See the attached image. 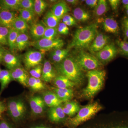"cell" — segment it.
<instances>
[{
	"mask_svg": "<svg viewBox=\"0 0 128 128\" xmlns=\"http://www.w3.org/2000/svg\"><path fill=\"white\" fill-rule=\"evenodd\" d=\"M12 79L11 75L10 72L9 70H2L0 73V96L2 92L9 85Z\"/></svg>",
	"mask_w": 128,
	"mask_h": 128,
	"instance_id": "d4e9b609",
	"label": "cell"
},
{
	"mask_svg": "<svg viewBox=\"0 0 128 128\" xmlns=\"http://www.w3.org/2000/svg\"><path fill=\"white\" fill-rule=\"evenodd\" d=\"M2 70L1 69L0 67V73L1 71Z\"/></svg>",
	"mask_w": 128,
	"mask_h": 128,
	"instance_id": "9f6ffc18",
	"label": "cell"
},
{
	"mask_svg": "<svg viewBox=\"0 0 128 128\" xmlns=\"http://www.w3.org/2000/svg\"><path fill=\"white\" fill-rule=\"evenodd\" d=\"M50 56L53 61L55 62L56 64H57L62 62V60L68 57V55H56L50 54Z\"/></svg>",
	"mask_w": 128,
	"mask_h": 128,
	"instance_id": "b9f144b4",
	"label": "cell"
},
{
	"mask_svg": "<svg viewBox=\"0 0 128 128\" xmlns=\"http://www.w3.org/2000/svg\"><path fill=\"white\" fill-rule=\"evenodd\" d=\"M74 58L82 70H94L102 64L96 57L82 50H80Z\"/></svg>",
	"mask_w": 128,
	"mask_h": 128,
	"instance_id": "5b68a950",
	"label": "cell"
},
{
	"mask_svg": "<svg viewBox=\"0 0 128 128\" xmlns=\"http://www.w3.org/2000/svg\"><path fill=\"white\" fill-rule=\"evenodd\" d=\"M7 110V106L4 102L0 101V118L2 117V114Z\"/></svg>",
	"mask_w": 128,
	"mask_h": 128,
	"instance_id": "7dc6e473",
	"label": "cell"
},
{
	"mask_svg": "<svg viewBox=\"0 0 128 128\" xmlns=\"http://www.w3.org/2000/svg\"><path fill=\"white\" fill-rule=\"evenodd\" d=\"M57 31L60 34L66 35L69 33L68 26L64 22H60L57 27Z\"/></svg>",
	"mask_w": 128,
	"mask_h": 128,
	"instance_id": "60d3db41",
	"label": "cell"
},
{
	"mask_svg": "<svg viewBox=\"0 0 128 128\" xmlns=\"http://www.w3.org/2000/svg\"><path fill=\"white\" fill-rule=\"evenodd\" d=\"M48 113L49 119L52 122H60L65 118L66 114L61 105L50 108Z\"/></svg>",
	"mask_w": 128,
	"mask_h": 128,
	"instance_id": "e0dca14e",
	"label": "cell"
},
{
	"mask_svg": "<svg viewBox=\"0 0 128 128\" xmlns=\"http://www.w3.org/2000/svg\"><path fill=\"white\" fill-rule=\"evenodd\" d=\"M108 10V6L106 1L99 0L94 8V13L96 16H100L106 13Z\"/></svg>",
	"mask_w": 128,
	"mask_h": 128,
	"instance_id": "4dcf8cb0",
	"label": "cell"
},
{
	"mask_svg": "<svg viewBox=\"0 0 128 128\" xmlns=\"http://www.w3.org/2000/svg\"><path fill=\"white\" fill-rule=\"evenodd\" d=\"M102 108L98 102H94L81 108L75 116L69 119L68 124L72 128H76L89 120Z\"/></svg>",
	"mask_w": 128,
	"mask_h": 128,
	"instance_id": "277c9868",
	"label": "cell"
},
{
	"mask_svg": "<svg viewBox=\"0 0 128 128\" xmlns=\"http://www.w3.org/2000/svg\"><path fill=\"white\" fill-rule=\"evenodd\" d=\"M29 104L32 112L36 114H42L46 105L43 98L39 96L31 97L29 100Z\"/></svg>",
	"mask_w": 128,
	"mask_h": 128,
	"instance_id": "2e32d148",
	"label": "cell"
},
{
	"mask_svg": "<svg viewBox=\"0 0 128 128\" xmlns=\"http://www.w3.org/2000/svg\"><path fill=\"white\" fill-rule=\"evenodd\" d=\"M56 76V72L52 64L48 60H45L42 67L41 80L46 82H50Z\"/></svg>",
	"mask_w": 128,
	"mask_h": 128,
	"instance_id": "9a60e30c",
	"label": "cell"
},
{
	"mask_svg": "<svg viewBox=\"0 0 128 128\" xmlns=\"http://www.w3.org/2000/svg\"><path fill=\"white\" fill-rule=\"evenodd\" d=\"M108 2L114 10H116L118 8L120 1L119 0H109Z\"/></svg>",
	"mask_w": 128,
	"mask_h": 128,
	"instance_id": "f6af8a7d",
	"label": "cell"
},
{
	"mask_svg": "<svg viewBox=\"0 0 128 128\" xmlns=\"http://www.w3.org/2000/svg\"><path fill=\"white\" fill-rule=\"evenodd\" d=\"M34 0H21L20 8L34 12Z\"/></svg>",
	"mask_w": 128,
	"mask_h": 128,
	"instance_id": "8d00e7d4",
	"label": "cell"
},
{
	"mask_svg": "<svg viewBox=\"0 0 128 128\" xmlns=\"http://www.w3.org/2000/svg\"><path fill=\"white\" fill-rule=\"evenodd\" d=\"M0 128H13L7 121L2 120L0 121Z\"/></svg>",
	"mask_w": 128,
	"mask_h": 128,
	"instance_id": "681fc988",
	"label": "cell"
},
{
	"mask_svg": "<svg viewBox=\"0 0 128 128\" xmlns=\"http://www.w3.org/2000/svg\"><path fill=\"white\" fill-rule=\"evenodd\" d=\"M98 28L97 24L93 23L76 30L67 48L82 50L89 48L97 34Z\"/></svg>",
	"mask_w": 128,
	"mask_h": 128,
	"instance_id": "7a4b0ae2",
	"label": "cell"
},
{
	"mask_svg": "<svg viewBox=\"0 0 128 128\" xmlns=\"http://www.w3.org/2000/svg\"><path fill=\"white\" fill-rule=\"evenodd\" d=\"M54 84L57 88H70L76 84L64 76H57L54 80Z\"/></svg>",
	"mask_w": 128,
	"mask_h": 128,
	"instance_id": "cb8c5ba5",
	"label": "cell"
},
{
	"mask_svg": "<svg viewBox=\"0 0 128 128\" xmlns=\"http://www.w3.org/2000/svg\"><path fill=\"white\" fill-rule=\"evenodd\" d=\"M118 50L114 44H108L96 54V57L101 63L110 62L116 56Z\"/></svg>",
	"mask_w": 128,
	"mask_h": 128,
	"instance_id": "9c48e42d",
	"label": "cell"
},
{
	"mask_svg": "<svg viewBox=\"0 0 128 128\" xmlns=\"http://www.w3.org/2000/svg\"><path fill=\"white\" fill-rule=\"evenodd\" d=\"M103 28L105 32L113 34H119L120 28L118 24L114 18L108 17L104 19L103 22Z\"/></svg>",
	"mask_w": 128,
	"mask_h": 128,
	"instance_id": "ffe728a7",
	"label": "cell"
},
{
	"mask_svg": "<svg viewBox=\"0 0 128 128\" xmlns=\"http://www.w3.org/2000/svg\"><path fill=\"white\" fill-rule=\"evenodd\" d=\"M53 90L62 102H69L72 98V97L62 91L60 88H54Z\"/></svg>",
	"mask_w": 128,
	"mask_h": 128,
	"instance_id": "d590c367",
	"label": "cell"
},
{
	"mask_svg": "<svg viewBox=\"0 0 128 128\" xmlns=\"http://www.w3.org/2000/svg\"><path fill=\"white\" fill-rule=\"evenodd\" d=\"M20 33L13 28L9 29L8 37V44L9 48L12 52L16 50V44L17 38Z\"/></svg>",
	"mask_w": 128,
	"mask_h": 128,
	"instance_id": "f546056e",
	"label": "cell"
},
{
	"mask_svg": "<svg viewBox=\"0 0 128 128\" xmlns=\"http://www.w3.org/2000/svg\"><path fill=\"white\" fill-rule=\"evenodd\" d=\"M121 25L124 38L128 39V17H124L121 22Z\"/></svg>",
	"mask_w": 128,
	"mask_h": 128,
	"instance_id": "ab89813d",
	"label": "cell"
},
{
	"mask_svg": "<svg viewBox=\"0 0 128 128\" xmlns=\"http://www.w3.org/2000/svg\"><path fill=\"white\" fill-rule=\"evenodd\" d=\"M20 33H27L30 29V26L20 17H16L14 20L12 28Z\"/></svg>",
	"mask_w": 128,
	"mask_h": 128,
	"instance_id": "484cf974",
	"label": "cell"
},
{
	"mask_svg": "<svg viewBox=\"0 0 128 128\" xmlns=\"http://www.w3.org/2000/svg\"><path fill=\"white\" fill-rule=\"evenodd\" d=\"M53 14L60 19L67 14L70 9L66 2H60L54 5L51 9Z\"/></svg>",
	"mask_w": 128,
	"mask_h": 128,
	"instance_id": "ac0fdd59",
	"label": "cell"
},
{
	"mask_svg": "<svg viewBox=\"0 0 128 128\" xmlns=\"http://www.w3.org/2000/svg\"><path fill=\"white\" fill-rule=\"evenodd\" d=\"M9 28L0 26V44L2 46L8 45V37Z\"/></svg>",
	"mask_w": 128,
	"mask_h": 128,
	"instance_id": "836d02e7",
	"label": "cell"
},
{
	"mask_svg": "<svg viewBox=\"0 0 128 128\" xmlns=\"http://www.w3.org/2000/svg\"><path fill=\"white\" fill-rule=\"evenodd\" d=\"M122 2L124 6L128 5V0H122Z\"/></svg>",
	"mask_w": 128,
	"mask_h": 128,
	"instance_id": "db71d44e",
	"label": "cell"
},
{
	"mask_svg": "<svg viewBox=\"0 0 128 128\" xmlns=\"http://www.w3.org/2000/svg\"><path fill=\"white\" fill-rule=\"evenodd\" d=\"M80 106L77 102H66L63 108L64 113L66 115L72 117L78 113L80 110Z\"/></svg>",
	"mask_w": 128,
	"mask_h": 128,
	"instance_id": "4316f807",
	"label": "cell"
},
{
	"mask_svg": "<svg viewBox=\"0 0 128 128\" xmlns=\"http://www.w3.org/2000/svg\"><path fill=\"white\" fill-rule=\"evenodd\" d=\"M46 28L43 22H35L30 26L29 34L34 41H38L42 38Z\"/></svg>",
	"mask_w": 128,
	"mask_h": 128,
	"instance_id": "4fadbf2b",
	"label": "cell"
},
{
	"mask_svg": "<svg viewBox=\"0 0 128 128\" xmlns=\"http://www.w3.org/2000/svg\"><path fill=\"white\" fill-rule=\"evenodd\" d=\"M116 125H112L106 128H128V122L122 121Z\"/></svg>",
	"mask_w": 128,
	"mask_h": 128,
	"instance_id": "ee69618b",
	"label": "cell"
},
{
	"mask_svg": "<svg viewBox=\"0 0 128 128\" xmlns=\"http://www.w3.org/2000/svg\"><path fill=\"white\" fill-rule=\"evenodd\" d=\"M6 50L2 47V45L0 44V63L2 62L3 56Z\"/></svg>",
	"mask_w": 128,
	"mask_h": 128,
	"instance_id": "f907efd6",
	"label": "cell"
},
{
	"mask_svg": "<svg viewBox=\"0 0 128 128\" xmlns=\"http://www.w3.org/2000/svg\"><path fill=\"white\" fill-rule=\"evenodd\" d=\"M48 6V3L45 1L43 0H35L34 11L36 16H41L45 11Z\"/></svg>",
	"mask_w": 128,
	"mask_h": 128,
	"instance_id": "d6a6232c",
	"label": "cell"
},
{
	"mask_svg": "<svg viewBox=\"0 0 128 128\" xmlns=\"http://www.w3.org/2000/svg\"><path fill=\"white\" fill-rule=\"evenodd\" d=\"M10 70L12 80L18 82L24 86H28V80L30 77L24 69L18 67Z\"/></svg>",
	"mask_w": 128,
	"mask_h": 128,
	"instance_id": "5bb4252c",
	"label": "cell"
},
{
	"mask_svg": "<svg viewBox=\"0 0 128 128\" xmlns=\"http://www.w3.org/2000/svg\"><path fill=\"white\" fill-rule=\"evenodd\" d=\"M43 99L46 105L50 108L60 106L62 102L56 93L52 92H44Z\"/></svg>",
	"mask_w": 128,
	"mask_h": 128,
	"instance_id": "d6986e66",
	"label": "cell"
},
{
	"mask_svg": "<svg viewBox=\"0 0 128 128\" xmlns=\"http://www.w3.org/2000/svg\"><path fill=\"white\" fill-rule=\"evenodd\" d=\"M30 128H50L48 126H44V125H38V126H34V127H32Z\"/></svg>",
	"mask_w": 128,
	"mask_h": 128,
	"instance_id": "f5cc1de1",
	"label": "cell"
},
{
	"mask_svg": "<svg viewBox=\"0 0 128 128\" xmlns=\"http://www.w3.org/2000/svg\"><path fill=\"white\" fill-rule=\"evenodd\" d=\"M110 38L102 34L97 33L94 40L89 47V50L92 53H96L102 50L108 44Z\"/></svg>",
	"mask_w": 128,
	"mask_h": 128,
	"instance_id": "30bf717a",
	"label": "cell"
},
{
	"mask_svg": "<svg viewBox=\"0 0 128 128\" xmlns=\"http://www.w3.org/2000/svg\"><path fill=\"white\" fill-rule=\"evenodd\" d=\"M62 22L64 23L70 22H76V20L74 18L68 14H66L62 18Z\"/></svg>",
	"mask_w": 128,
	"mask_h": 128,
	"instance_id": "bcb514c9",
	"label": "cell"
},
{
	"mask_svg": "<svg viewBox=\"0 0 128 128\" xmlns=\"http://www.w3.org/2000/svg\"><path fill=\"white\" fill-rule=\"evenodd\" d=\"M44 58V52L30 50H28L24 54L23 62L26 68L30 70L41 64Z\"/></svg>",
	"mask_w": 128,
	"mask_h": 128,
	"instance_id": "ba28073f",
	"label": "cell"
},
{
	"mask_svg": "<svg viewBox=\"0 0 128 128\" xmlns=\"http://www.w3.org/2000/svg\"><path fill=\"white\" fill-rule=\"evenodd\" d=\"M64 44V40L58 38L52 40L42 38L38 41L31 42V44L34 48L42 52L62 48Z\"/></svg>",
	"mask_w": 128,
	"mask_h": 128,
	"instance_id": "52a82bcc",
	"label": "cell"
},
{
	"mask_svg": "<svg viewBox=\"0 0 128 128\" xmlns=\"http://www.w3.org/2000/svg\"><path fill=\"white\" fill-rule=\"evenodd\" d=\"M124 8L126 9V13L128 16V6H124Z\"/></svg>",
	"mask_w": 128,
	"mask_h": 128,
	"instance_id": "11a10c76",
	"label": "cell"
},
{
	"mask_svg": "<svg viewBox=\"0 0 128 128\" xmlns=\"http://www.w3.org/2000/svg\"><path fill=\"white\" fill-rule=\"evenodd\" d=\"M31 44L29 36L27 34L20 33L16 41V50L19 51H22Z\"/></svg>",
	"mask_w": 128,
	"mask_h": 128,
	"instance_id": "7402d4cb",
	"label": "cell"
},
{
	"mask_svg": "<svg viewBox=\"0 0 128 128\" xmlns=\"http://www.w3.org/2000/svg\"><path fill=\"white\" fill-rule=\"evenodd\" d=\"M54 66L59 75L66 77L76 84H80L83 82L82 70L74 57L68 56L62 62L56 64Z\"/></svg>",
	"mask_w": 128,
	"mask_h": 128,
	"instance_id": "6da1fadb",
	"label": "cell"
},
{
	"mask_svg": "<svg viewBox=\"0 0 128 128\" xmlns=\"http://www.w3.org/2000/svg\"><path fill=\"white\" fill-rule=\"evenodd\" d=\"M86 76L88 84L83 90V95L86 98H92L103 86L106 72L105 70H95L88 71Z\"/></svg>",
	"mask_w": 128,
	"mask_h": 128,
	"instance_id": "3957f363",
	"label": "cell"
},
{
	"mask_svg": "<svg viewBox=\"0 0 128 128\" xmlns=\"http://www.w3.org/2000/svg\"><path fill=\"white\" fill-rule=\"evenodd\" d=\"M70 49H59L51 51L50 54L56 55H68Z\"/></svg>",
	"mask_w": 128,
	"mask_h": 128,
	"instance_id": "7bdbcfd3",
	"label": "cell"
},
{
	"mask_svg": "<svg viewBox=\"0 0 128 128\" xmlns=\"http://www.w3.org/2000/svg\"><path fill=\"white\" fill-rule=\"evenodd\" d=\"M18 11L20 13L19 16L25 20L30 26L36 22V15L34 12L22 9H19Z\"/></svg>",
	"mask_w": 128,
	"mask_h": 128,
	"instance_id": "83f0119b",
	"label": "cell"
},
{
	"mask_svg": "<svg viewBox=\"0 0 128 128\" xmlns=\"http://www.w3.org/2000/svg\"><path fill=\"white\" fill-rule=\"evenodd\" d=\"M60 20L53 14L50 10L46 12L42 22L46 27L57 28Z\"/></svg>",
	"mask_w": 128,
	"mask_h": 128,
	"instance_id": "603a6c76",
	"label": "cell"
},
{
	"mask_svg": "<svg viewBox=\"0 0 128 128\" xmlns=\"http://www.w3.org/2000/svg\"><path fill=\"white\" fill-rule=\"evenodd\" d=\"M73 14L75 20L80 22H86L90 19V17L89 12L80 7L74 9Z\"/></svg>",
	"mask_w": 128,
	"mask_h": 128,
	"instance_id": "f1b7e54d",
	"label": "cell"
},
{
	"mask_svg": "<svg viewBox=\"0 0 128 128\" xmlns=\"http://www.w3.org/2000/svg\"><path fill=\"white\" fill-rule=\"evenodd\" d=\"M42 67V66L40 64L31 69L29 73L32 77L36 78H41Z\"/></svg>",
	"mask_w": 128,
	"mask_h": 128,
	"instance_id": "74e56055",
	"label": "cell"
},
{
	"mask_svg": "<svg viewBox=\"0 0 128 128\" xmlns=\"http://www.w3.org/2000/svg\"><path fill=\"white\" fill-rule=\"evenodd\" d=\"M118 46L122 54L125 56H128V42L122 40L117 41Z\"/></svg>",
	"mask_w": 128,
	"mask_h": 128,
	"instance_id": "f35d334b",
	"label": "cell"
},
{
	"mask_svg": "<svg viewBox=\"0 0 128 128\" xmlns=\"http://www.w3.org/2000/svg\"><path fill=\"white\" fill-rule=\"evenodd\" d=\"M66 2H68L69 4L72 5H76L78 4L79 1L76 0H67Z\"/></svg>",
	"mask_w": 128,
	"mask_h": 128,
	"instance_id": "816d5d0a",
	"label": "cell"
},
{
	"mask_svg": "<svg viewBox=\"0 0 128 128\" xmlns=\"http://www.w3.org/2000/svg\"><path fill=\"white\" fill-rule=\"evenodd\" d=\"M58 32L57 28L46 27L42 38L54 39L56 38Z\"/></svg>",
	"mask_w": 128,
	"mask_h": 128,
	"instance_id": "e575fe53",
	"label": "cell"
},
{
	"mask_svg": "<svg viewBox=\"0 0 128 128\" xmlns=\"http://www.w3.org/2000/svg\"><path fill=\"white\" fill-rule=\"evenodd\" d=\"M6 106L8 114L14 121H20L25 117L26 108L25 102L22 99H10L8 102Z\"/></svg>",
	"mask_w": 128,
	"mask_h": 128,
	"instance_id": "8992f818",
	"label": "cell"
},
{
	"mask_svg": "<svg viewBox=\"0 0 128 128\" xmlns=\"http://www.w3.org/2000/svg\"><path fill=\"white\" fill-rule=\"evenodd\" d=\"M21 0H0V10L16 12L20 9Z\"/></svg>",
	"mask_w": 128,
	"mask_h": 128,
	"instance_id": "44dd1931",
	"label": "cell"
},
{
	"mask_svg": "<svg viewBox=\"0 0 128 128\" xmlns=\"http://www.w3.org/2000/svg\"><path fill=\"white\" fill-rule=\"evenodd\" d=\"M86 4L88 6L92 8H95L98 2L97 0H86L85 1Z\"/></svg>",
	"mask_w": 128,
	"mask_h": 128,
	"instance_id": "c3c4849f",
	"label": "cell"
},
{
	"mask_svg": "<svg viewBox=\"0 0 128 128\" xmlns=\"http://www.w3.org/2000/svg\"><path fill=\"white\" fill-rule=\"evenodd\" d=\"M16 12L0 10V26L12 28L17 16Z\"/></svg>",
	"mask_w": 128,
	"mask_h": 128,
	"instance_id": "7c38bea8",
	"label": "cell"
},
{
	"mask_svg": "<svg viewBox=\"0 0 128 128\" xmlns=\"http://www.w3.org/2000/svg\"><path fill=\"white\" fill-rule=\"evenodd\" d=\"M28 86L34 91H39L45 89L43 82L40 78L30 77L28 81Z\"/></svg>",
	"mask_w": 128,
	"mask_h": 128,
	"instance_id": "1f68e13d",
	"label": "cell"
},
{
	"mask_svg": "<svg viewBox=\"0 0 128 128\" xmlns=\"http://www.w3.org/2000/svg\"><path fill=\"white\" fill-rule=\"evenodd\" d=\"M2 62L9 70L20 67L21 61L18 56L8 50H6L2 60Z\"/></svg>",
	"mask_w": 128,
	"mask_h": 128,
	"instance_id": "8fae6325",
	"label": "cell"
}]
</instances>
